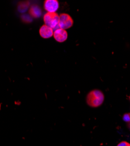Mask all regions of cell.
Returning <instances> with one entry per match:
<instances>
[{
	"mask_svg": "<svg viewBox=\"0 0 130 146\" xmlns=\"http://www.w3.org/2000/svg\"><path fill=\"white\" fill-rule=\"evenodd\" d=\"M104 100V94L99 90H93L87 95L86 102L92 108H97L101 106Z\"/></svg>",
	"mask_w": 130,
	"mask_h": 146,
	"instance_id": "6da1fadb",
	"label": "cell"
},
{
	"mask_svg": "<svg viewBox=\"0 0 130 146\" xmlns=\"http://www.w3.org/2000/svg\"><path fill=\"white\" fill-rule=\"evenodd\" d=\"M43 21L45 25L56 30L59 28V15L56 13H47L43 16Z\"/></svg>",
	"mask_w": 130,
	"mask_h": 146,
	"instance_id": "7a4b0ae2",
	"label": "cell"
},
{
	"mask_svg": "<svg viewBox=\"0 0 130 146\" xmlns=\"http://www.w3.org/2000/svg\"><path fill=\"white\" fill-rule=\"evenodd\" d=\"M73 25V20L67 14L62 13L59 15V28L64 30L70 28Z\"/></svg>",
	"mask_w": 130,
	"mask_h": 146,
	"instance_id": "3957f363",
	"label": "cell"
},
{
	"mask_svg": "<svg viewBox=\"0 0 130 146\" xmlns=\"http://www.w3.org/2000/svg\"><path fill=\"white\" fill-rule=\"evenodd\" d=\"M53 36L56 41H57V42L63 43L67 40L68 34L66 30L58 28L54 31Z\"/></svg>",
	"mask_w": 130,
	"mask_h": 146,
	"instance_id": "277c9868",
	"label": "cell"
},
{
	"mask_svg": "<svg viewBox=\"0 0 130 146\" xmlns=\"http://www.w3.org/2000/svg\"><path fill=\"white\" fill-rule=\"evenodd\" d=\"M43 6L48 13H56L59 7V4L57 0H46Z\"/></svg>",
	"mask_w": 130,
	"mask_h": 146,
	"instance_id": "5b68a950",
	"label": "cell"
},
{
	"mask_svg": "<svg viewBox=\"0 0 130 146\" xmlns=\"http://www.w3.org/2000/svg\"><path fill=\"white\" fill-rule=\"evenodd\" d=\"M53 29L46 25H42L39 29V34L43 39L51 38L53 35Z\"/></svg>",
	"mask_w": 130,
	"mask_h": 146,
	"instance_id": "8992f818",
	"label": "cell"
},
{
	"mask_svg": "<svg viewBox=\"0 0 130 146\" xmlns=\"http://www.w3.org/2000/svg\"><path fill=\"white\" fill-rule=\"evenodd\" d=\"M29 15L34 18H39L42 15V10L37 5H33L29 9Z\"/></svg>",
	"mask_w": 130,
	"mask_h": 146,
	"instance_id": "52a82bcc",
	"label": "cell"
},
{
	"mask_svg": "<svg viewBox=\"0 0 130 146\" xmlns=\"http://www.w3.org/2000/svg\"><path fill=\"white\" fill-rule=\"evenodd\" d=\"M29 7V3L28 1L21 2L19 4L18 6V10L21 13H23L26 12Z\"/></svg>",
	"mask_w": 130,
	"mask_h": 146,
	"instance_id": "ba28073f",
	"label": "cell"
},
{
	"mask_svg": "<svg viewBox=\"0 0 130 146\" xmlns=\"http://www.w3.org/2000/svg\"><path fill=\"white\" fill-rule=\"evenodd\" d=\"M21 18L23 22L26 23H30L32 21L33 18L31 17L29 14H23L21 16Z\"/></svg>",
	"mask_w": 130,
	"mask_h": 146,
	"instance_id": "9c48e42d",
	"label": "cell"
},
{
	"mask_svg": "<svg viewBox=\"0 0 130 146\" xmlns=\"http://www.w3.org/2000/svg\"><path fill=\"white\" fill-rule=\"evenodd\" d=\"M123 120L127 123H130V113H125L123 116Z\"/></svg>",
	"mask_w": 130,
	"mask_h": 146,
	"instance_id": "30bf717a",
	"label": "cell"
},
{
	"mask_svg": "<svg viewBox=\"0 0 130 146\" xmlns=\"http://www.w3.org/2000/svg\"><path fill=\"white\" fill-rule=\"evenodd\" d=\"M128 143L127 141H122L119 144L117 145V146H125Z\"/></svg>",
	"mask_w": 130,
	"mask_h": 146,
	"instance_id": "8fae6325",
	"label": "cell"
},
{
	"mask_svg": "<svg viewBox=\"0 0 130 146\" xmlns=\"http://www.w3.org/2000/svg\"><path fill=\"white\" fill-rule=\"evenodd\" d=\"M125 146H130V144H129V143H127V145H125Z\"/></svg>",
	"mask_w": 130,
	"mask_h": 146,
	"instance_id": "7c38bea8",
	"label": "cell"
}]
</instances>
